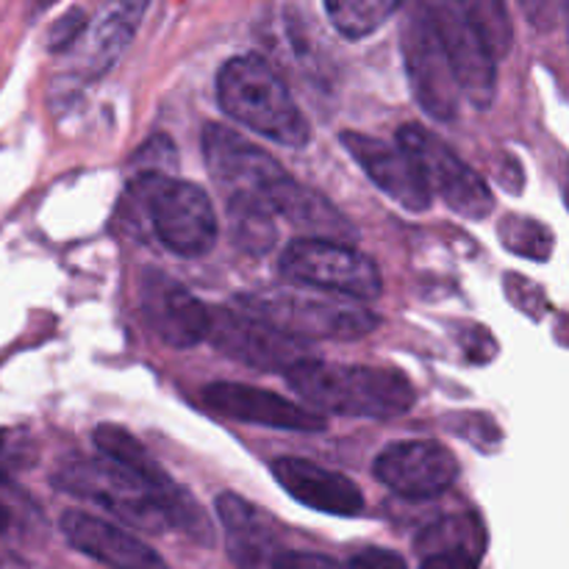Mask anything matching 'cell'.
Returning <instances> with one entry per match:
<instances>
[{
    "mask_svg": "<svg viewBox=\"0 0 569 569\" xmlns=\"http://www.w3.org/2000/svg\"><path fill=\"white\" fill-rule=\"evenodd\" d=\"M561 11H565V26H567V37H569V0H561Z\"/></svg>",
    "mask_w": 569,
    "mask_h": 569,
    "instance_id": "obj_34",
    "label": "cell"
},
{
    "mask_svg": "<svg viewBox=\"0 0 569 569\" xmlns=\"http://www.w3.org/2000/svg\"><path fill=\"white\" fill-rule=\"evenodd\" d=\"M203 400L211 411L226 420L248 422V426L276 428V431H322L326 417L311 406H300L270 389L250 387V383H209L203 389Z\"/></svg>",
    "mask_w": 569,
    "mask_h": 569,
    "instance_id": "obj_15",
    "label": "cell"
},
{
    "mask_svg": "<svg viewBox=\"0 0 569 569\" xmlns=\"http://www.w3.org/2000/svg\"><path fill=\"white\" fill-rule=\"evenodd\" d=\"M217 517L226 533L228 559L237 569H281L289 548L281 542L276 522L250 500L226 492L217 498Z\"/></svg>",
    "mask_w": 569,
    "mask_h": 569,
    "instance_id": "obj_16",
    "label": "cell"
},
{
    "mask_svg": "<svg viewBox=\"0 0 569 569\" xmlns=\"http://www.w3.org/2000/svg\"><path fill=\"white\" fill-rule=\"evenodd\" d=\"M461 94L472 109H489L498 92V59L456 0H426Z\"/></svg>",
    "mask_w": 569,
    "mask_h": 569,
    "instance_id": "obj_10",
    "label": "cell"
},
{
    "mask_svg": "<svg viewBox=\"0 0 569 569\" xmlns=\"http://www.w3.org/2000/svg\"><path fill=\"white\" fill-rule=\"evenodd\" d=\"M217 98L228 117L283 148H303L311 126L283 78L256 53L233 56L217 72Z\"/></svg>",
    "mask_w": 569,
    "mask_h": 569,
    "instance_id": "obj_3",
    "label": "cell"
},
{
    "mask_svg": "<svg viewBox=\"0 0 569 569\" xmlns=\"http://www.w3.org/2000/svg\"><path fill=\"white\" fill-rule=\"evenodd\" d=\"M203 159L226 198L259 194L267 200L272 183L287 176V170L264 148L217 122H209L203 131Z\"/></svg>",
    "mask_w": 569,
    "mask_h": 569,
    "instance_id": "obj_11",
    "label": "cell"
},
{
    "mask_svg": "<svg viewBox=\"0 0 569 569\" xmlns=\"http://www.w3.org/2000/svg\"><path fill=\"white\" fill-rule=\"evenodd\" d=\"M209 342L231 359L261 372H289L295 365L309 359L303 339L278 331L264 317L250 315L239 306L211 311Z\"/></svg>",
    "mask_w": 569,
    "mask_h": 569,
    "instance_id": "obj_9",
    "label": "cell"
},
{
    "mask_svg": "<svg viewBox=\"0 0 569 569\" xmlns=\"http://www.w3.org/2000/svg\"><path fill=\"white\" fill-rule=\"evenodd\" d=\"M228 200V220H231L233 244L242 248L244 253L261 256L272 250L278 239L276 211L259 194H237Z\"/></svg>",
    "mask_w": 569,
    "mask_h": 569,
    "instance_id": "obj_22",
    "label": "cell"
},
{
    "mask_svg": "<svg viewBox=\"0 0 569 569\" xmlns=\"http://www.w3.org/2000/svg\"><path fill=\"white\" fill-rule=\"evenodd\" d=\"M342 144L350 159L367 172L372 183L381 189L387 198L403 206L406 211H428L433 200L431 183L422 176L420 164L409 156L403 144H389L370 133L345 131Z\"/></svg>",
    "mask_w": 569,
    "mask_h": 569,
    "instance_id": "obj_14",
    "label": "cell"
},
{
    "mask_svg": "<svg viewBox=\"0 0 569 569\" xmlns=\"http://www.w3.org/2000/svg\"><path fill=\"white\" fill-rule=\"evenodd\" d=\"M406 0H326L333 28L348 39H365L387 26Z\"/></svg>",
    "mask_w": 569,
    "mask_h": 569,
    "instance_id": "obj_23",
    "label": "cell"
},
{
    "mask_svg": "<svg viewBox=\"0 0 569 569\" xmlns=\"http://www.w3.org/2000/svg\"><path fill=\"white\" fill-rule=\"evenodd\" d=\"M400 17V50L411 94L428 117L439 122L456 120L461 106V87L448 59L426 0H406Z\"/></svg>",
    "mask_w": 569,
    "mask_h": 569,
    "instance_id": "obj_6",
    "label": "cell"
},
{
    "mask_svg": "<svg viewBox=\"0 0 569 569\" xmlns=\"http://www.w3.org/2000/svg\"><path fill=\"white\" fill-rule=\"evenodd\" d=\"M128 194L142 206L150 228L172 253L198 259L217 242V211L198 183L170 172H137Z\"/></svg>",
    "mask_w": 569,
    "mask_h": 569,
    "instance_id": "obj_5",
    "label": "cell"
},
{
    "mask_svg": "<svg viewBox=\"0 0 569 569\" xmlns=\"http://www.w3.org/2000/svg\"><path fill=\"white\" fill-rule=\"evenodd\" d=\"M270 470L283 492L306 509L331 517H359L365 511V495L359 483L350 481L342 472L328 470L317 461L298 459V456H281L272 461Z\"/></svg>",
    "mask_w": 569,
    "mask_h": 569,
    "instance_id": "obj_17",
    "label": "cell"
},
{
    "mask_svg": "<svg viewBox=\"0 0 569 569\" xmlns=\"http://www.w3.org/2000/svg\"><path fill=\"white\" fill-rule=\"evenodd\" d=\"M53 487L72 498L100 506L128 526L142 528L148 533H161L172 528L206 548L214 545V528H211L206 511L172 478L150 481V478L111 461L109 456H100V459L72 456L56 467Z\"/></svg>",
    "mask_w": 569,
    "mask_h": 569,
    "instance_id": "obj_1",
    "label": "cell"
},
{
    "mask_svg": "<svg viewBox=\"0 0 569 569\" xmlns=\"http://www.w3.org/2000/svg\"><path fill=\"white\" fill-rule=\"evenodd\" d=\"M83 28H87V17H83V11L81 9L67 11V14L61 17L59 22H53V28H50V33H48L50 50L70 48V44L81 37Z\"/></svg>",
    "mask_w": 569,
    "mask_h": 569,
    "instance_id": "obj_28",
    "label": "cell"
},
{
    "mask_svg": "<svg viewBox=\"0 0 569 569\" xmlns=\"http://www.w3.org/2000/svg\"><path fill=\"white\" fill-rule=\"evenodd\" d=\"M376 476L389 492L409 500L439 498L459 478V461L445 445L415 439L389 445L376 459Z\"/></svg>",
    "mask_w": 569,
    "mask_h": 569,
    "instance_id": "obj_13",
    "label": "cell"
},
{
    "mask_svg": "<svg viewBox=\"0 0 569 569\" xmlns=\"http://www.w3.org/2000/svg\"><path fill=\"white\" fill-rule=\"evenodd\" d=\"M239 309L256 317H264L278 331L295 339H333V342H353L378 328V317L356 300L331 292H298V289L276 287L264 292H248L237 298Z\"/></svg>",
    "mask_w": 569,
    "mask_h": 569,
    "instance_id": "obj_4",
    "label": "cell"
},
{
    "mask_svg": "<svg viewBox=\"0 0 569 569\" xmlns=\"http://www.w3.org/2000/svg\"><path fill=\"white\" fill-rule=\"evenodd\" d=\"M139 306L150 331L167 348L187 350L209 339L211 309H206L183 283L159 270H148L139 283Z\"/></svg>",
    "mask_w": 569,
    "mask_h": 569,
    "instance_id": "obj_12",
    "label": "cell"
},
{
    "mask_svg": "<svg viewBox=\"0 0 569 569\" xmlns=\"http://www.w3.org/2000/svg\"><path fill=\"white\" fill-rule=\"evenodd\" d=\"M520 6L533 26L542 28V31H548V28H553L561 0H520Z\"/></svg>",
    "mask_w": 569,
    "mask_h": 569,
    "instance_id": "obj_30",
    "label": "cell"
},
{
    "mask_svg": "<svg viewBox=\"0 0 569 569\" xmlns=\"http://www.w3.org/2000/svg\"><path fill=\"white\" fill-rule=\"evenodd\" d=\"M287 381L320 415L395 420L417 403L415 383L403 372L381 367L306 359L287 372Z\"/></svg>",
    "mask_w": 569,
    "mask_h": 569,
    "instance_id": "obj_2",
    "label": "cell"
},
{
    "mask_svg": "<svg viewBox=\"0 0 569 569\" xmlns=\"http://www.w3.org/2000/svg\"><path fill=\"white\" fill-rule=\"evenodd\" d=\"M14 459H17V453H14V450H11L9 439H6L3 433H0V478H3L6 467H9Z\"/></svg>",
    "mask_w": 569,
    "mask_h": 569,
    "instance_id": "obj_32",
    "label": "cell"
},
{
    "mask_svg": "<svg viewBox=\"0 0 569 569\" xmlns=\"http://www.w3.org/2000/svg\"><path fill=\"white\" fill-rule=\"evenodd\" d=\"M487 533L476 517H445L428 526L417 539L420 569H478Z\"/></svg>",
    "mask_w": 569,
    "mask_h": 569,
    "instance_id": "obj_20",
    "label": "cell"
},
{
    "mask_svg": "<svg viewBox=\"0 0 569 569\" xmlns=\"http://www.w3.org/2000/svg\"><path fill=\"white\" fill-rule=\"evenodd\" d=\"M94 448L100 450V456H109L111 461L150 478V481H167L170 478L161 470L159 461L148 453V448L131 431L120 426H100L94 431Z\"/></svg>",
    "mask_w": 569,
    "mask_h": 569,
    "instance_id": "obj_24",
    "label": "cell"
},
{
    "mask_svg": "<svg viewBox=\"0 0 569 569\" xmlns=\"http://www.w3.org/2000/svg\"><path fill=\"white\" fill-rule=\"evenodd\" d=\"M398 144L409 150L426 181L431 183L433 194H439L456 214L467 220H483L492 214L495 198L487 181L470 164H465L437 133L409 122L398 131Z\"/></svg>",
    "mask_w": 569,
    "mask_h": 569,
    "instance_id": "obj_8",
    "label": "cell"
},
{
    "mask_svg": "<svg viewBox=\"0 0 569 569\" xmlns=\"http://www.w3.org/2000/svg\"><path fill=\"white\" fill-rule=\"evenodd\" d=\"M137 172H176V148L167 137H153L133 156Z\"/></svg>",
    "mask_w": 569,
    "mask_h": 569,
    "instance_id": "obj_27",
    "label": "cell"
},
{
    "mask_svg": "<svg viewBox=\"0 0 569 569\" xmlns=\"http://www.w3.org/2000/svg\"><path fill=\"white\" fill-rule=\"evenodd\" d=\"M31 3H33V9H50L56 0H31Z\"/></svg>",
    "mask_w": 569,
    "mask_h": 569,
    "instance_id": "obj_33",
    "label": "cell"
},
{
    "mask_svg": "<svg viewBox=\"0 0 569 569\" xmlns=\"http://www.w3.org/2000/svg\"><path fill=\"white\" fill-rule=\"evenodd\" d=\"M267 203L272 206L278 217H287L295 228H300L306 237L339 239V242H348L356 237L353 226L345 220L337 206L328 203L320 192L300 183L289 172L272 183V189L267 192Z\"/></svg>",
    "mask_w": 569,
    "mask_h": 569,
    "instance_id": "obj_19",
    "label": "cell"
},
{
    "mask_svg": "<svg viewBox=\"0 0 569 569\" xmlns=\"http://www.w3.org/2000/svg\"><path fill=\"white\" fill-rule=\"evenodd\" d=\"M59 528L78 553L109 569H170L150 545L133 537L131 531L87 511H64Z\"/></svg>",
    "mask_w": 569,
    "mask_h": 569,
    "instance_id": "obj_18",
    "label": "cell"
},
{
    "mask_svg": "<svg viewBox=\"0 0 569 569\" xmlns=\"http://www.w3.org/2000/svg\"><path fill=\"white\" fill-rule=\"evenodd\" d=\"M17 517H20V509L14 503V492H11L9 483L0 478V537L11 531L17 526Z\"/></svg>",
    "mask_w": 569,
    "mask_h": 569,
    "instance_id": "obj_31",
    "label": "cell"
},
{
    "mask_svg": "<svg viewBox=\"0 0 569 569\" xmlns=\"http://www.w3.org/2000/svg\"><path fill=\"white\" fill-rule=\"evenodd\" d=\"M565 200H567V209H569V172H567V181H565Z\"/></svg>",
    "mask_w": 569,
    "mask_h": 569,
    "instance_id": "obj_35",
    "label": "cell"
},
{
    "mask_svg": "<svg viewBox=\"0 0 569 569\" xmlns=\"http://www.w3.org/2000/svg\"><path fill=\"white\" fill-rule=\"evenodd\" d=\"M148 6L150 0H109L106 3L98 26H94L92 53H89L92 70L98 76H103L106 70H111L120 61V56L131 44Z\"/></svg>",
    "mask_w": 569,
    "mask_h": 569,
    "instance_id": "obj_21",
    "label": "cell"
},
{
    "mask_svg": "<svg viewBox=\"0 0 569 569\" xmlns=\"http://www.w3.org/2000/svg\"><path fill=\"white\" fill-rule=\"evenodd\" d=\"M498 237L506 250L533 261H548L556 248L553 231H550L545 222L522 214L503 217V220L498 222Z\"/></svg>",
    "mask_w": 569,
    "mask_h": 569,
    "instance_id": "obj_26",
    "label": "cell"
},
{
    "mask_svg": "<svg viewBox=\"0 0 569 569\" xmlns=\"http://www.w3.org/2000/svg\"><path fill=\"white\" fill-rule=\"evenodd\" d=\"M281 276L298 287L350 300H376L383 289L376 261L339 239H295L281 253Z\"/></svg>",
    "mask_w": 569,
    "mask_h": 569,
    "instance_id": "obj_7",
    "label": "cell"
},
{
    "mask_svg": "<svg viewBox=\"0 0 569 569\" xmlns=\"http://www.w3.org/2000/svg\"><path fill=\"white\" fill-rule=\"evenodd\" d=\"M461 6L472 26L481 31L483 42L495 53V59H506L515 44V26H511V14L506 0H456Z\"/></svg>",
    "mask_w": 569,
    "mask_h": 569,
    "instance_id": "obj_25",
    "label": "cell"
},
{
    "mask_svg": "<svg viewBox=\"0 0 569 569\" xmlns=\"http://www.w3.org/2000/svg\"><path fill=\"white\" fill-rule=\"evenodd\" d=\"M350 569H406V561L392 550L367 548L350 559Z\"/></svg>",
    "mask_w": 569,
    "mask_h": 569,
    "instance_id": "obj_29",
    "label": "cell"
}]
</instances>
